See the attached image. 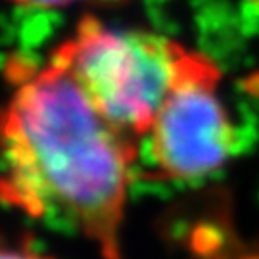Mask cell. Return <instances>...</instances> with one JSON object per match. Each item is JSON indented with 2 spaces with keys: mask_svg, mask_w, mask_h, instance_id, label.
<instances>
[{
  "mask_svg": "<svg viewBox=\"0 0 259 259\" xmlns=\"http://www.w3.org/2000/svg\"><path fill=\"white\" fill-rule=\"evenodd\" d=\"M186 48L159 35L87 18L52 60L69 69L113 129L137 144L154 125Z\"/></svg>",
  "mask_w": 259,
  "mask_h": 259,
  "instance_id": "cell-2",
  "label": "cell"
},
{
  "mask_svg": "<svg viewBox=\"0 0 259 259\" xmlns=\"http://www.w3.org/2000/svg\"><path fill=\"white\" fill-rule=\"evenodd\" d=\"M0 259H52L25 244L0 242Z\"/></svg>",
  "mask_w": 259,
  "mask_h": 259,
  "instance_id": "cell-4",
  "label": "cell"
},
{
  "mask_svg": "<svg viewBox=\"0 0 259 259\" xmlns=\"http://www.w3.org/2000/svg\"><path fill=\"white\" fill-rule=\"evenodd\" d=\"M219 69L186 50L179 73L150 129V154L165 179H200L229 159L234 127L217 94Z\"/></svg>",
  "mask_w": 259,
  "mask_h": 259,
  "instance_id": "cell-3",
  "label": "cell"
},
{
  "mask_svg": "<svg viewBox=\"0 0 259 259\" xmlns=\"http://www.w3.org/2000/svg\"><path fill=\"white\" fill-rule=\"evenodd\" d=\"M0 115V200L65 217L104 259H121L137 144L111 127L69 69L21 73Z\"/></svg>",
  "mask_w": 259,
  "mask_h": 259,
  "instance_id": "cell-1",
  "label": "cell"
},
{
  "mask_svg": "<svg viewBox=\"0 0 259 259\" xmlns=\"http://www.w3.org/2000/svg\"><path fill=\"white\" fill-rule=\"evenodd\" d=\"M253 2H255V4H259V0H253Z\"/></svg>",
  "mask_w": 259,
  "mask_h": 259,
  "instance_id": "cell-6",
  "label": "cell"
},
{
  "mask_svg": "<svg viewBox=\"0 0 259 259\" xmlns=\"http://www.w3.org/2000/svg\"><path fill=\"white\" fill-rule=\"evenodd\" d=\"M23 6H40V8H54V6H67L75 0H12Z\"/></svg>",
  "mask_w": 259,
  "mask_h": 259,
  "instance_id": "cell-5",
  "label": "cell"
}]
</instances>
